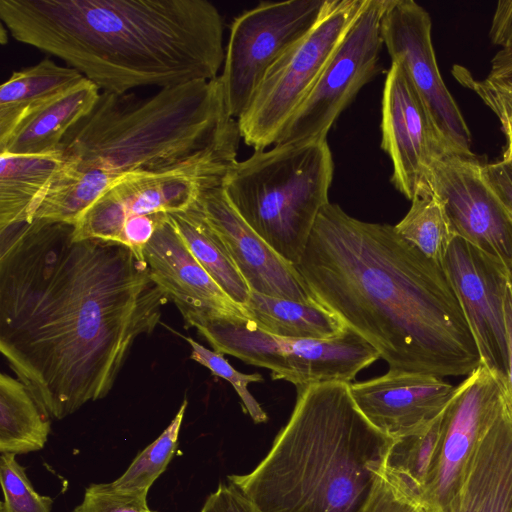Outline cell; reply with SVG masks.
Wrapping results in <instances>:
<instances>
[{
    "instance_id": "1",
    "label": "cell",
    "mask_w": 512,
    "mask_h": 512,
    "mask_svg": "<svg viewBox=\"0 0 512 512\" xmlns=\"http://www.w3.org/2000/svg\"><path fill=\"white\" fill-rule=\"evenodd\" d=\"M73 231L40 219L0 231V351L56 419L110 392L170 300L129 247Z\"/></svg>"
},
{
    "instance_id": "2",
    "label": "cell",
    "mask_w": 512,
    "mask_h": 512,
    "mask_svg": "<svg viewBox=\"0 0 512 512\" xmlns=\"http://www.w3.org/2000/svg\"><path fill=\"white\" fill-rule=\"evenodd\" d=\"M314 299L373 346L389 371L469 376L481 359L442 265L390 224L329 202L295 265Z\"/></svg>"
},
{
    "instance_id": "3",
    "label": "cell",
    "mask_w": 512,
    "mask_h": 512,
    "mask_svg": "<svg viewBox=\"0 0 512 512\" xmlns=\"http://www.w3.org/2000/svg\"><path fill=\"white\" fill-rule=\"evenodd\" d=\"M0 19L102 92L212 80L225 59L223 18L207 0H0Z\"/></svg>"
},
{
    "instance_id": "4",
    "label": "cell",
    "mask_w": 512,
    "mask_h": 512,
    "mask_svg": "<svg viewBox=\"0 0 512 512\" xmlns=\"http://www.w3.org/2000/svg\"><path fill=\"white\" fill-rule=\"evenodd\" d=\"M394 441L361 413L350 383L310 384L265 458L227 480L261 512H363Z\"/></svg>"
},
{
    "instance_id": "5",
    "label": "cell",
    "mask_w": 512,
    "mask_h": 512,
    "mask_svg": "<svg viewBox=\"0 0 512 512\" xmlns=\"http://www.w3.org/2000/svg\"><path fill=\"white\" fill-rule=\"evenodd\" d=\"M240 139L238 121L227 113L218 76L162 88L147 98L101 92L59 150L75 170L122 177L237 152Z\"/></svg>"
},
{
    "instance_id": "6",
    "label": "cell",
    "mask_w": 512,
    "mask_h": 512,
    "mask_svg": "<svg viewBox=\"0 0 512 512\" xmlns=\"http://www.w3.org/2000/svg\"><path fill=\"white\" fill-rule=\"evenodd\" d=\"M333 173L327 139L305 140L276 144L234 162L222 187L248 225L296 265L320 211L329 203Z\"/></svg>"
},
{
    "instance_id": "7",
    "label": "cell",
    "mask_w": 512,
    "mask_h": 512,
    "mask_svg": "<svg viewBox=\"0 0 512 512\" xmlns=\"http://www.w3.org/2000/svg\"><path fill=\"white\" fill-rule=\"evenodd\" d=\"M194 327L221 354L271 370L273 380L297 387L324 382L350 383L380 358L377 350L348 326L336 338L293 339L272 335L248 317L186 314Z\"/></svg>"
},
{
    "instance_id": "8",
    "label": "cell",
    "mask_w": 512,
    "mask_h": 512,
    "mask_svg": "<svg viewBox=\"0 0 512 512\" xmlns=\"http://www.w3.org/2000/svg\"><path fill=\"white\" fill-rule=\"evenodd\" d=\"M368 0H328L314 27L266 72L237 120L241 138L254 151L275 145L331 55Z\"/></svg>"
},
{
    "instance_id": "9",
    "label": "cell",
    "mask_w": 512,
    "mask_h": 512,
    "mask_svg": "<svg viewBox=\"0 0 512 512\" xmlns=\"http://www.w3.org/2000/svg\"><path fill=\"white\" fill-rule=\"evenodd\" d=\"M328 0L264 1L237 16L219 75L228 115L238 120L267 70L322 16Z\"/></svg>"
},
{
    "instance_id": "10",
    "label": "cell",
    "mask_w": 512,
    "mask_h": 512,
    "mask_svg": "<svg viewBox=\"0 0 512 512\" xmlns=\"http://www.w3.org/2000/svg\"><path fill=\"white\" fill-rule=\"evenodd\" d=\"M237 152L157 172H134L119 178L74 225L75 240L99 239L120 243L131 216L185 211L203 189L221 186Z\"/></svg>"
},
{
    "instance_id": "11",
    "label": "cell",
    "mask_w": 512,
    "mask_h": 512,
    "mask_svg": "<svg viewBox=\"0 0 512 512\" xmlns=\"http://www.w3.org/2000/svg\"><path fill=\"white\" fill-rule=\"evenodd\" d=\"M386 4L387 0H368L276 144L326 139L342 111L378 73Z\"/></svg>"
},
{
    "instance_id": "12",
    "label": "cell",
    "mask_w": 512,
    "mask_h": 512,
    "mask_svg": "<svg viewBox=\"0 0 512 512\" xmlns=\"http://www.w3.org/2000/svg\"><path fill=\"white\" fill-rule=\"evenodd\" d=\"M381 133V148L393 165L391 182L410 201L431 195L435 163L459 154L440 132L399 60H392L385 78Z\"/></svg>"
},
{
    "instance_id": "13",
    "label": "cell",
    "mask_w": 512,
    "mask_h": 512,
    "mask_svg": "<svg viewBox=\"0 0 512 512\" xmlns=\"http://www.w3.org/2000/svg\"><path fill=\"white\" fill-rule=\"evenodd\" d=\"M380 32L392 60H399L449 144L474 155L471 132L440 74L429 13L413 0H387Z\"/></svg>"
},
{
    "instance_id": "14",
    "label": "cell",
    "mask_w": 512,
    "mask_h": 512,
    "mask_svg": "<svg viewBox=\"0 0 512 512\" xmlns=\"http://www.w3.org/2000/svg\"><path fill=\"white\" fill-rule=\"evenodd\" d=\"M486 162L454 154L435 163L431 191L457 235L500 262L512 276V212L487 182Z\"/></svg>"
},
{
    "instance_id": "15",
    "label": "cell",
    "mask_w": 512,
    "mask_h": 512,
    "mask_svg": "<svg viewBox=\"0 0 512 512\" xmlns=\"http://www.w3.org/2000/svg\"><path fill=\"white\" fill-rule=\"evenodd\" d=\"M508 381L484 366L461 383L443 418L440 448L418 495L424 512H438L451 497L474 445L500 412Z\"/></svg>"
},
{
    "instance_id": "16",
    "label": "cell",
    "mask_w": 512,
    "mask_h": 512,
    "mask_svg": "<svg viewBox=\"0 0 512 512\" xmlns=\"http://www.w3.org/2000/svg\"><path fill=\"white\" fill-rule=\"evenodd\" d=\"M442 267L462 307L481 365L508 381L504 303L510 273L460 237L452 242Z\"/></svg>"
},
{
    "instance_id": "17",
    "label": "cell",
    "mask_w": 512,
    "mask_h": 512,
    "mask_svg": "<svg viewBox=\"0 0 512 512\" xmlns=\"http://www.w3.org/2000/svg\"><path fill=\"white\" fill-rule=\"evenodd\" d=\"M455 390L456 386L439 376L389 370L382 376L350 383L361 413L393 440L427 430L446 409Z\"/></svg>"
},
{
    "instance_id": "18",
    "label": "cell",
    "mask_w": 512,
    "mask_h": 512,
    "mask_svg": "<svg viewBox=\"0 0 512 512\" xmlns=\"http://www.w3.org/2000/svg\"><path fill=\"white\" fill-rule=\"evenodd\" d=\"M197 202L252 292L317 302L295 265L248 225L228 200L222 185L203 189Z\"/></svg>"
},
{
    "instance_id": "19",
    "label": "cell",
    "mask_w": 512,
    "mask_h": 512,
    "mask_svg": "<svg viewBox=\"0 0 512 512\" xmlns=\"http://www.w3.org/2000/svg\"><path fill=\"white\" fill-rule=\"evenodd\" d=\"M143 255L151 279L176 304L182 316L247 317L243 307L219 287L193 256L170 217L157 228Z\"/></svg>"
},
{
    "instance_id": "20",
    "label": "cell",
    "mask_w": 512,
    "mask_h": 512,
    "mask_svg": "<svg viewBox=\"0 0 512 512\" xmlns=\"http://www.w3.org/2000/svg\"><path fill=\"white\" fill-rule=\"evenodd\" d=\"M438 512H512V397L479 435L449 500Z\"/></svg>"
},
{
    "instance_id": "21",
    "label": "cell",
    "mask_w": 512,
    "mask_h": 512,
    "mask_svg": "<svg viewBox=\"0 0 512 512\" xmlns=\"http://www.w3.org/2000/svg\"><path fill=\"white\" fill-rule=\"evenodd\" d=\"M100 89L84 78L28 115L9 139L0 145V154H45L59 150L66 134L96 105Z\"/></svg>"
},
{
    "instance_id": "22",
    "label": "cell",
    "mask_w": 512,
    "mask_h": 512,
    "mask_svg": "<svg viewBox=\"0 0 512 512\" xmlns=\"http://www.w3.org/2000/svg\"><path fill=\"white\" fill-rule=\"evenodd\" d=\"M65 164L60 150L33 155L0 154V231L32 221Z\"/></svg>"
},
{
    "instance_id": "23",
    "label": "cell",
    "mask_w": 512,
    "mask_h": 512,
    "mask_svg": "<svg viewBox=\"0 0 512 512\" xmlns=\"http://www.w3.org/2000/svg\"><path fill=\"white\" fill-rule=\"evenodd\" d=\"M84 78L78 70L49 58L14 71L0 87V145L33 111Z\"/></svg>"
},
{
    "instance_id": "24",
    "label": "cell",
    "mask_w": 512,
    "mask_h": 512,
    "mask_svg": "<svg viewBox=\"0 0 512 512\" xmlns=\"http://www.w3.org/2000/svg\"><path fill=\"white\" fill-rule=\"evenodd\" d=\"M243 309L260 329L283 338L327 340L336 338L347 327L336 314L317 302L251 291Z\"/></svg>"
},
{
    "instance_id": "25",
    "label": "cell",
    "mask_w": 512,
    "mask_h": 512,
    "mask_svg": "<svg viewBox=\"0 0 512 512\" xmlns=\"http://www.w3.org/2000/svg\"><path fill=\"white\" fill-rule=\"evenodd\" d=\"M169 217L202 267L234 302L243 307L251 290L198 202L185 211L169 213Z\"/></svg>"
},
{
    "instance_id": "26",
    "label": "cell",
    "mask_w": 512,
    "mask_h": 512,
    "mask_svg": "<svg viewBox=\"0 0 512 512\" xmlns=\"http://www.w3.org/2000/svg\"><path fill=\"white\" fill-rule=\"evenodd\" d=\"M50 420L28 386L19 378L0 375V452L15 455L41 450L49 437Z\"/></svg>"
},
{
    "instance_id": "27",
    "label": "cell",
    "mask_w": 512,
    "mask_h": 512,
    "mask_svg": "<svg viewBox=\"0 0 512 512\" xmlns=\"http://www.w3.org/2000/svg\"><path fill=\"white\" fill-rule=\"evenodd\" d=\"M119 178L97 170L78 171L66 163L36 209L33 219L75 225Z\"/></svg>"
},
{
    "instance_id": "28",
    "label": "cell",
    "mask_w": 512,
    "mask_h": 512,
    "mask_svg": "<svg viewBox=\"0 0 512 512\" xmlns=\"http://www.w3.org/2000/svg\"><path fill=\"white\" fill-rule=\"evenodd\" d=\"M394 227L401 237L440 265L457 237L443 203L434 194L413 199Z\"/></svg>"
},
{
    "instance_id": "29",
    "label": "cell",
    "mask_w": 512,
    "mask_h": 512,
    "mask_svg": "<svg viewBox=\"0 0 512 512\" xmlns=\"http://www.w3.org/2000/svg\"><path fill=\"white\" fill-rule=\"evenodd\" d=\"M444 412L424 432L395 440L386 458L384 473L405 486L417 500L440 448Z\"/></svg>"
},
{
    "instance_id": "30",
    "label": "cell",
    "mask_w": 512,
    "mask_h": 512,
    "mask_svg": "<svg viewBox=\"0 0 512 512\" xmlns=\"http://www.w3.org/2000/svg\"><path fill=\"white\" fill-rule=\"evenodd\" d=\"M186 408L187 400L185 399L160 436L135 457L120 477L110 483H103L104 487L113 491L147 497L149 489L166 470L177 450Z\"/></svg>"
},
{
    "instance_id": "31",
    "label": "cell",
    "mask_w": 512,
    "mask_h": 512,
    "mask_svg": "<svg viewBox=\"0 0 512 512\" xmlns=\"http://www.w3.org/2000/svg\"><path fill=\"white\" fill-rule=\"evenodd\" d=\"M452 73L463 86L474 91L498 117L506 138L502 161H512V75L488 74L476 79L466 68L455 65Z\"/></svg>"
},
{
    "instance_id": "32",
    "label": "cell",
    "mask_w": 512,
    "mask_h": 512,
    "mask_svg": "<svg viewBox=\"0 0 512 512\" xmlns=\"http://www.w3.org/2000/svg\"><path fill=\"white\" fill-rule=\"evenodd\" d=\"M0 482L4 496L0 512H51L53 500L35 491L15 454H1Z\"/></svg>"
},
{
    "instance_id": "33",
    "label": "cell",
    "mask_w": 512,
    "mask_h": 512,
    "mask_svg": "<svg viewBox=\"0 0 512 512\" xmlns=\"http://www.w3.org/2000/svg\"><path fill=\"white\" fill-rule=\"evenodd\" d=\"M186 341L191 347V359L200 365L208 368L211 373L217 377L228 381L240 397L245 411L250 415L255 423H262L267 420V415L248 391L250 383L262 382L263 377L259 373L244 374L234 369L224 358L223 354L214 350H209L192 338L186 337Z\"/></svg>"
},
{
    "instance_id": "34",
    "label": "cell",
    "mask_w": 512,
    "mask_h": 512,
    "mask_svg": "<svg viewBox=\"0 0 512 512\" xmlns=\"http://www.w3.org/2000/svg\"><path fill=\"white\" fill-rule=\"evenodd\" d=\"M73 512H153L147 497L109 490L103 483L89 485Z\"/></svg>"
},
{
    "instance_id": "35",
    "label": "cell",
    "mask_w": 512,
    "mask_h": 512,
    "mask_svg": "<svg viewBox=\"0 0 512 512\" xmlns=\"http://www.w3.org/2000/svg\"><path fill=\"white\" fill-rule=\"evenodd\" d=\"M489 37L492 43L501 47L492 59L489 74H512V0H501L497 3Z\"/></svg>"
},
{
    "instance_id": "36",
    "label": "cell",
    "mask_w": 512,
    "mask_h": 512,
    "mask_svg": "<svg viewBox=\"0 0 512 512\" xmlns=\"http://www.w3.org/2000/svg\"><path fill=\"white\" fill-rule=\"evenodd\" d=\"M363 512H424L419 501L405 486L383 472Z\"/></svg>"
},
{
    "instance_id": "37",
    "label": "cell",
    "mask_w": 512,
    "mask_h": 512,
    "mask_svg": "<svg viewBox=\"0 0 512 512\" xmlns=\"http://www.w3.org/2000/svg\"><path fill=\"white\" fill-rule=\"evenodd\" d=\"M200 512H261L231 482L219 483Z\"/></svg>"
},
{
    "instance_id": "38",
    "label": "cell",
    "mask_w": 512,
    "mask_h": 512,
    "mask_svg": "<svg viewBox=\"0 0 512 512\" xmlns=\"http://www.w3.org/2000/svg\"><path fill=\"white\" fill-rule=\"evenodd\" d=\"M483 173L489 185L512 212V161L486 162Z\"/></svg>"
},
{
    "instance_id": "39",
    "label": "cell",
    "mask_w": 512,
    "mask_h": 512,
    "mask_svg": "<svg viewBox=\"0 0 512 512\" xmlns=\"http://www.w3.org/2000/svg\"><path fill=\"white\" fill-rule=\"evenodd\" d=\"M504 317L508 352V390L512 397V276H510L506 288Z\"/></svg>"
},
{
    "instance_id": "40",
    "label": "cell",
    "mask_w": 512,
    "mask_h": 512,
    "mask_svg": "<svg viewBox=\"0 0 512 512\" xmlns=\"http://www.w3.org/2000/svg\"><path fill=\"white\" fill-rule=\"evenodd\" d=\"M509 75H512V74H509ZM496 76V75H495ZM501 76H504V75H501Z\"/></svg>"
}]
</instances>
